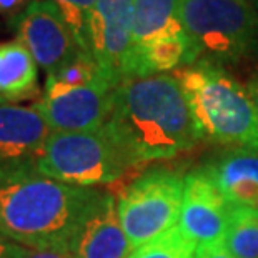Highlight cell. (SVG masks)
<instances>
[{
    "label": "cell",
    "instance_id": "cell-1",
    "mask_svg": "<svg viewBox=\"0 0 258 258\" xmlns=\"http://www.w3.org/2000/svg\"><path fill=\"white\" fill-rule=\"evenodd\" d=\"M103 130L134 167L168 160L202 140L182 87L168 74L122 82Z\"/></svg>",
    "mask_w": 258,
    "mask_h": 258
},
{
    "label": "cell",
    "instance_id": "cell-2",
    "mask_svg": "<svg viewBox=\"0 0 258 258\" xmlns=\"http://www.w3.org/2000/svg\"><path fill=\"white\" fill-rule=\"evenodd\" d=\"M100 194L47 178L35 167H0V232L27 248L67 255L77 227Z\"/></svg>",
    "mask_w": 258,
    "mask_h": 258
},
{
    "label": "cell",
    "instance_id": "cell-3",
    "mask_svg": "<svg viewBox=\"0 0 258 258\" xmlns=\"http://www.w3.org/2000/svg\"><path fill=\"white\" fill-rule=\"evenodd\" d=\"M200 128L202 140L258 150V112L248 90L220 65L199 60L173 74Z\"/></svg>",
    "mask_w": 258,
    "mask_h": 258
},
{
    "label": "cell",
    "instance_id": "cell-4",
    "mask_svg": "<svg viewBox=\"0 0 258 258\" xmlns=\"http://www.w3.org/2000/svg\"><path fill=\"white\" fill-rule=\"evenodd\" d=\"M197 62L232 65L258 53V14L248 0H178Z\"/></svg>",
    "mask_w": 258,
    "mask_h": 258
},
{
    "label": "cell",
    "instance_id": "cell-5",
    "mask_svg": "<svg viewBox=\"0 0 258 258\" xmlns=\"http://www.w3.org/2000/svg\"><path fill=\"white\" fill-rule=\"evenodd\" d=\"M134 165L105 130L52 132L35 170L57 182L98 188L123 178Z\"/></svg>",
    "mask_w": 258,
    "mask_h": 258
},
{
    "label": "cell",
    "instance_id": "cell-6",
    "mask_svg": "<svg viewBox=\"0 0 258 258\" xmlns=\"http://www.w3.org/2000/svg\"><path fill=\"white\" fill-rule=\"evenodd\" d=\"M185 175L153 168L120 191L117 212L132 248L147 243L178 223Z\"/></svg>",
    "mask_w": 258,
    "mask_h": 258
},
{
    "label": "cell",
    "instance_id": "cell-7",
    "mask_svg": "<svg viewBox=\"0 0 258 258\" xmlns=\"http://www.w3.org/2000/svg\"><path fill=\"white\" fill-rule=\"evenodd\" d=\"M117 85L105 75L82 85H62L45 79L34 107L52 132H92L105 125Z\"/></svg>",
    "mask_w": 258,
    "mask_h": 258
},
{
    "label": "cell",
    "instance_id": "cell-8",
    "mask_svg": "<svg viewBox=\"0 0 258 258\" xmlns=\"http://www.w3.org/2000/svg\"><path fill=\"white\" fill-rule=\"evenodd\" d=\"M87 48L117 87L128 79L134 53V0H97L89 20Z\"/></svg>",
    "mask_w": 258,
    "mask_h": 258
},
{
    "label": "cell",
    "instance_id": "cell-9",
    "mask_svg": "<svg viewBox=\"0 0 258 258\" xmlns=\"http://www.w3.org/2000/svg\"><path fill=\"white\" fill-rule=\"evenodd\" d=\"M17 38L29 48L38 67L53 75L87 53L50 0H30L14 20Z\"/></svg>",
    "mask_w": 258,
    "mask_h": 258
},
{
    "label": "cell",
    "instance_id": "cell-10",
    "mask_svg": "<svg viewBox=\"0 0 258 258\" xmlns=\"http://www.w3.org/2000/svg\"><path fill=\"white\" fill-rule=\"evenodd\" d=\"M232 205L205 167L185 175L178 228L195 246L225 240Z\"/></svg>",
    "mask_w": 258,
    "mask_h": 258
},
{
    "label": "cell",
    "instance_id": "cell-11",
    "mask_svg": "<svg viewBox=\"0 0 258 258\" xmlns=\"http://www.w3.org/2000/svg\"><path fill=\"white\" fill-rule=\"evenodd\" d=\"M132 245L117 212V199L107 190L82 218L70 240L69 258H128Z\"/></svg>",
    "mask_w": 258,
    "mask_h": 258
},
{
    "label": "cell",
    "instance_id": "cell-12",
    "mask_svg": "<svg viewBox=\"0 0 258 258\" xmlns=\"http://www.w3.org/2000/svg\"><path fill=\"white\" fill-rule=\"evenodd\" d=\"M50 134L34 105L0 103V167H35Z\"/></svg>",
    "mask_w": 258,
    "mask_h": 258
},
{
    "label": "cell",
    "instance_id": "cell-13",
    "mask_svg": "<svg viewBox=\"0 0 258 258\" xmlns=\"http://www.w3.org/2000/svg\"><path fill=\"white\" fill-rule=\"evenodd\" d=\"M203 167L230 205L258 210V150L228 148Z\"/></svg>",
    "mask_w": 258,
    "mask_h": 258
},
{
    "label": "cell",
    "instance_id": "cell-14",
    "mask_svg": "<svg viewBox=\"0 0 258 258\" xmlns=\"http://www.w3.org/2000/svg\"><path fill=\"white\" fill-rule=\"evenodd\" d=\"M38 63L19 38L0 42V103L19 105L37 98Z\"/></svg>",
    "mask_w": 258,
    "mask_h": 258
},
{
    "label": "cell",
    "instance_id": "cell-15",
    "mask_svg": "<svg viewBox=\"0 0 258 258\" xmlns=\"http://www.w3.org/2000/svg\"><path fill=\"white\" fill-rule=\"evenodd\" d=\"M178 35H185L178 0H134V52Z\"/></svg>",
    "mask_w": 258,
    "mask_h": 258
},
{
    "label": "cell",
    "instance_id": "cell-16",
    "mask_svg": "<svg viewBox=\"0 0 258 258\" xmlns=\"http://www.w3.org/2000/svg\"><path fill=\"white\" fill-rule=\"evenodd\" d=\"M223 243L235 258H258V210L232 207Z\"/></svg>",
    "mask_w": 258,
    "mask_h": 258
},
{
    "label": "cell",
    "instance_id": "cell-17",
    "mask_svg": "<svg viewBox=\"0 0 258 258\" xmlns=\"http://www.w3.org/2000/svg\"><path fill=\"white\" fill-rule=\"evenodd\" d=\"M197 246L180 232L178 225L132 250L128 258H195Z\"/></svg>",
    "mask_w": 258,
    "mask_h": 258
},
{
    "label": "cell",
    "instance_id": "cell-18",
    "mask_svg": "<svg viewBox=\"0 0 258 258\" xmlns=\"http://www.w3.org/2000/svg\"><path fill=\"white\" fill-rule=\"evenodd\" d=\"M58 9L67 22L70 30L79 42V45L89 53L87 48V34H89V20L97 5V0H50Z\"/></svg>",
    "mask_w": 258,
    "mask_h": 258
},
{
    "label": "cell",
    "instance_id": "cell-19",
    "mask_svg": "<svg viewBox=\"0 0 258 258\" xmlns=\"http://www.w3.org/2000/svg\"><path fill=\"white\" fill-rule=\"evenodd\" d=\"M29 248L15 243L0 232V258H25Z\"/></svg>",
    "mask_w": 258,
    "mask_h": 258
},
{
    "label": "cell",
    "instance_id": "cell-20",
    "mask_svg": "<svg viewBox=\"0 0 258 258\" xmlns=\"http://www.w3.org/2000/svg\"><path fill=\"white\" fill-rule=\"evenodd\" d=\"M195 258H235V256L230 253L223 241H218V243L197 246Z\"/></svg>",
    "mask_w": 258,
    "mask_h": 258
},
{
    "label": "cell",
    "instance_id": "cell-21",
    "mask_svg": "<svg viewBox=\"0 0 258 258\" xmlns=\"http://www.w3.org/2000/svg\"><path fill=\"white\" fill-rule=\"evenodd\" d=\"M29 4L30 0H0V15L9 20H15Z\"/></svg>",
    "mask_w": 258,
    "mask_h": 258
},
{
    "label": "cell",
    "instance_id": "cell-22",
    "mask_svg": "<svg viewBox=\"0 0 258 258\" xmlns=\"http://www.w3.org/2000/svg\"><path fill=\"white\" fill-rule=\"evenodd\" d=\"M25 258H69V255L62 253V251H53V250H32V248H29Z\"/></svg>",
    "mask_w": 258,
    "mask_h": 258
},
{
    "label": "cell",
    "instance_id": "cell-23",
    "mask_svg": "<svg viewBox=\"0 0 258 258\" xmlns=\"http://www.w3.org/2000/svg\"><path fill=\"white\" fill-rule=\"evenodd\" d=\"M246 90H248L251 100H253L256 112H258V72L250 77V80L246 82Z\"/></svg>",
    "mask_w": 258,
    "mask_h": 258
},
{
    "label": "cell",
    "instance_id": "cell-24",
    "mask_svg": "<svg viewBox=\"0 0 258 258\" xmlns=\"http://www.w3.org/2000/svg\"><path fill=\"white\" fill-rule=\"evenodd\" d=\"M255 4H256V5H258V0H255Z\"/></svg>",
    "mask_w": 258,
    "mask_h": 258
}]
</instances>
